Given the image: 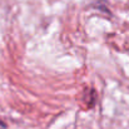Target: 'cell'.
<instances>
[{"label": "cell", "mask_w": 129, "mask_h": 129, "mask_svg": "<svg viewBox=\"0 0 129 129\" xmlns=\"http://www.w3.org/2000/svg\"><path fill=\"white\" fill-rule=\"evenodd\" d=\"M0 129H6V124L3 123V122H0Z\"/></svg>", "instance_id": "cell-1"}]
</instances>
